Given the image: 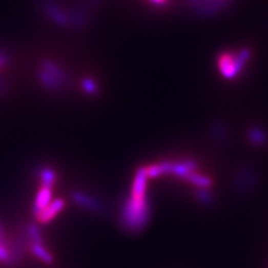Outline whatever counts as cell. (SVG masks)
<instances>
[{
	"label": "cell",
	"instance_id": "cell-1",
	"mask_svg": "<svg viewBox=\"0 0 268 268\" xmlns=\"http://www.w3.org/2000/svg\"><path fill=\"white\" fill-rule=\"evenodd\" d=\"M151 215V203L147 195H135L131 192L122 205L120 221L127 233L139 234L148 226Z\"/></svg>",
	"mask_w": 268,
	"mask_h": 268
},
{
	"label": "cell",
	"instance_id": "cell-22",
	"mask_svg": "<svg viewBox=\"0 0 268 268\" xmlns=\"http://www.w3.org/2000/svg\"><path fill=\"white\" fill-rule=\"evenodd\" d=\"M8 89V83H7V80L6 79H3V78H0V94H3L4 92L7 91Z\"/></svg>",
	"mask_w": 268,
	"mask_h": 268
},
{
	"label": "cell",
	"instance_id": "cell-21",
	"mask_svg": "<svg viewBox=\"0 0 268 268\" xmlns=\"http://www.w3.org/2000/svg\"><path fill=\"white\" fill-rule=\"evenodd\" d=\"M0 245L9 248V242H8L7 235H6V232H5V229L2 225V222H0Z\"/></svg>",
	"mask_w": 268,
	"mask_h": 268
},
{
	"label": "cell",
	"instance_id": "cell-16",
	"mask_svg": "<svg viewBox=\"0 0 268 268\" xmlns=\"http://www.w3.org/2000/svg\"><path fill=\"white\" fill-rule=\"evenodd\" d=\"M80 87H82L83 92H85L86 94L89 95H96L98 94L99 87L95 79H93L91 77H85L80 80Z\"/></svg>",
	"mask_w": 268,
	"mask_h": 268
},
{
	"label": "cell",
	"instance_id": "cell-23",
	"mask_svg": "<svg viewBox=\"0 0 268 268\" xmlns=\"http://www.w3.org/2000/svg\"><path fill=\"white\" fill-rule=\"evenodd\" d=\"M90 2H92V3H94V4H97V3L99 2V0H90Z\"/></svg>",
	"mask_w": 268,
	"mask_h": 268
},
{
	"label": "cell",
	"instance_id": "cell-13",
	"mask_svg": "<svg viewBox=\"0 0 268 268\" xmlns=\"http://www.w3.org/2000/svg\"><path fill=\"white\" fill-rule=\"evenodd\" d=\"M38 178L43 187H49L53 188L56 182V172L52 168L43 167L38 170Z\"/></svg>",
	"mask_w": 268,
	"mask_h": 268
},
{
	"label": "cell",
	"instance_id": "cell-12",
	"mask_svg": "<svg viewBox=\"0 0 268 268\" xmlns=\"http://www.w3.org/2000/svg\"><path fill=\"white\" fill-rule=\"evenodd\" d=\"M171 164H172V162L162 161V162H159V163L146 167L148 178H158V177L163 176V174H170Z\"/></svg>",
	"mask_w": 268,
	"mask_h": 268
},
{
	"label": "cell",
	"instance_id": "cell-20",
	"mask_svg": "<svg viewBox=\"0 0 268 268\" xmlns=\"http://www.w3.org/2000/svg\"><path fill=\"white\" fill-rule=\"evenodd\" d=\"M10 60V54L7 51H0V68L7 65Z\"/></svg>",
	"mask_w": 268,
	"mask_h": 268
},
{
	"label": "cell",
	"instance_id": "cell-2",
	"mask_svg": "<svg viewBox=\"0 0 268 268\" xmlns=\"http://www.w3.org/2000/svg\"><path fill=\"white\" fill-rule=\"evenodd\" d=\"M249 57H251V51H248V49H242L237 56L223 53L218 58V66L226 78H234L241 71L242 66L245 65Z\"/></svg>",
	"mask_w": 268,
	"mask_h": 268
},
{
	"label": "cell",
	"instance_id": "cell-8",
	"mask_svg": "<svg viewBox=\"0 0 268 268\" xmlns=\"http://www.w3.org/2000/svg\"><path fill=\"white\" fill-rule=\"evenodd\" d=\"M40 70L47 72L48 74H51V75H53L54 77L59 79L60 82H63L67 85H68V83H70V76H68L66 71H64L63 67L59 66L58 64L54 63L53 60H49V59L43 60L42 65H40Z\"/></svg>",
	"mask_w": 268,
	"mask_h": 268
},
{
	"label": "cell",
	"instance_id": "cell-3",
	"mask_svg": "<svg viewBox=\"0 0 268 268\" xmlns=\"http://www.w3.org/2000/svg\"><path fill=\"white\" fill-rule=\"evenodd\" d=\"M39 6L45 16L54 24L58 25L60 27L71 26L70 15L55 0H40Z\"/></svg>",
	"mask_w": 268,
	"mask_h": 268
},
{
	"label": "cell",
	"instance_id": "cell-11",
	"mask_svg": "<svg viewBox=\"0 0 268 268\" xmlns=\"http://www.w3.org/2000/svg\"><path fill=\"white\" fill-rule=\"evenodd\" d=\"M71 26L76 28H82L86 26L90 20V15L86 9L82 7H74L72 9V14L70 16Z\"/></svg>",
	"mask_w": 268,
	"mask_h": 268
},
{
	"label": "cell",
	"instance_id": "cell-7",
	"mask_svg": "<svg viewBox=\"0 0 268 268\" xmlns=\"http://www.w3.org/2000/svg\"><path fill=\"white\" fill-rule=\"evenodd\" d=\"M52 196L53 188L42 185V188L37 192V196L33 205V213L35 216L38 215L43 209H45L47 205L52 202Z\"/></svg>",
	"mask_w": 268,
	"mask_h": 268
},
{
	"label": "cell",
	"instance_id": "cell-9",
	"mask_svg": "<svg viewBox=\"0 0 268 268\" xmlns=\"http://www.w3.org/2000/svg\"><path fill=\"white\" fill-rule=\"evenodd\" d=\"M196 169H197V163L193 160L179 161V162H174V163L172 162L170 174L185 179L188 174L195 172Z\"/></svg>",
	"mask_w": 268,
	"mask_h": 268
},
{
	"label": "cell",
	"instance_id": "cell-4",
	"mask_svg": "<svg viewBox=\"0 0 268 268\" xmlns=\"http://www.w3.org/2000/svg\"><path fill=\"white\" fill-rule=\"evenodd\" d=\"M72 199L74 202L79 205V207L92 211V213L101 214L105 211V204L99 200V199L87 195L85 192L74 191L72 193Z\"/></svg>",
	"mask_w": 268,
	"mask_h": 268
},
{
	"label": "cell",
	"instance_id": "cell-14",
	"mask_svg": "<svg viewBox=\"0 0 268 268\" xmlns=\"http://www.w3.org/2000/svg\"><path fill=\"white\" fill-rule=\"evenodd\" d=\"M187 181H189L190 183L195 184L197 188H209V187H211V184H213V180H211L210 178L205 177V176H202V174H199V173H196V172H192L190 174H188L185 178Z\"/></svg>",
	"mask_w": 268,
	"mask_h": 268
},
{
	"label": "cell",
	"instance_id": "cell-6",
	"mask_svg": "<svg viewBox=\"0 0 268 268\" xmlns=\"http://www.w3.org/2000/svg\"><path fill=\"white\" fill-rule=\"evenodd\" d=\"M65 207V202L61 199H56V200L49 203L45 209H43L40 213L36 216L37 220L42 223H47L52 221L54 218L57 216Z\"/></svg>",
	"mask_w": 268,
	"mask_h": 268
},
{
	"label": "cell",
	"instance_id": "cell-10",
	"mask_svg": "<svg viewBox=\"0 0 268 268\" xmlns=\"http://www.w3.org/2000/svg\"><path fill=\"white\" fill-rule=\"evenodd\" d=\"M29 249L35 257L45 264H53L54 256L48 249L44 246L43 242H29Z\"/></svg>",
	"mask_w": 268,
	"mask_h": 268
},
{
	"label": "cell",
	"instance_id": "cell-17",
	"mask_svg": "<svg viewBox=\"0 0 268 268\" xmlns=\"http://www.w3.org/2000/svg\"><path fill=\"white\" fill-rule=\"evenodd\" d=\"M26 233L29 238V242H43L44 244L43 235L36 223H28L26 227Z\"/></svg>",
	"mask_w": 268,
	"mask_h": 268
},
{
	"label": "cell",
	"instance_id": "cell-15",
	"mask_svg": "<svg viewBox=\"0 0 268 268\" xmlns=\"http://www.w3.org/2000/svg\"><path fill=\"white\" fill-rule=\"evenodd\" d=\"M248 138L251 140L252 143L256 146H261L266 143L267 141V135L263 130H260L259 128H252L248 132Z\"/></svg>",
	"mask_w": 268,
	"mask_h": 268
},
{
	"label": "cell",
	"instance_id": "cell-5",
	"mask_svg": "<svg viewBox=\"0 0 268 268\" xmlns=\"http://www.w3.org/2000/svg\"><path fill=\"white\" fill-rule=\"evenodd\" d=\"M37 78H38V82L42 84L44 89L53 93H63L67 87V84L60 82L59 79L43 70H39L38 74H37Z\"/></svg>",
	"mask_w": 268,
	"mask_h": 268
},
{
	"label": "cell",
	"instance_id": "cell-18",
	"mask_svg": "<svg viewBox=\"0 0 268 268\" xmlns=\"http://www.w3.org/2000/svg\"><path fill=\"white\" fill-rule=\"evenodd\" d=\"M196 196L198 200L202 202L203 204H210L214 201V198L211 196V193L205 188H199L196 192Z\"/></svg>",
	"mask_w": 268,
	"mask_h": 268
},
{
	"label": "cell",
	"instance_id": "cell-19",
	"mask_svg": "<svg viewBox=\"0 0 268 268\" xmlns=\"http://www.w3.org/2000/svg\"><path fill=\"white\" fill-rule=\"evenodd\" d=\"M9 260H10V252H9V248L5 247L3 245H0V261L5 264H9Z\"/></svg>",
	"mask_w": 268,
	"mask_h": 268
}]
</instances>
